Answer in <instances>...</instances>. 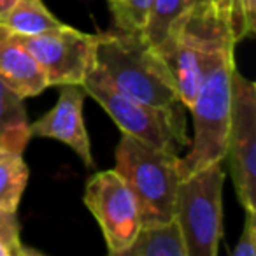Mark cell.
<instances>
[{"mask_svg":"<svg viewBox=\"0 0 256 256\" xmlns=\"http://www.w3.org/2000/svg\"><path fill=\"white\" fill-rule=\"evenodd\" d=\"M14 37L42 68L48 86L82 84L93 68L98 36L62 25L39 36Z\"/></svg>","mask_w":256,"mask_h":256,"instance_id":"7","label":"cell"},{"mask_svg":"<svg viewBox=\"0 0 256 256\" xmlns=\"http://www.w3.org/2000/svg\"><path fill=\"white\" fill-rule=\"evenodd\" d=\"M234 256H254L256 254V210H246L244 228L237 246L232 251Z\"/></svg>","mask_w":256,"mask_h":256,"instance_id":"19","label":"cell"},{"mask_svg":"<svg viewBox=\"0 0 256 256\" xmlns=\"http://www.w3.org/2000/svg\"><path fill=\"white\" fill-rule=\"evenodd\" d=\"M196 2H212V0H196Z\"/></svg>","mask_w":256,"mask_h":256,"instance_id":"23","label":"cell"},{"mask_svg":"<svg viewBox=\"0 0 256 256\" xmlns=\"http://www.w3.org/2000/svg\"><path fill=\"white\" fill-rule=\"evenodd\" d=\"M235 40L232 32L221 36L207 50L204 74L192 107L195 136L181 158L182 176L224 160L232 109V74L235 70Z\"/></svg>","mask_w":256,"mask_h":256,"instance_id":"1","label":"cell"},{"mask_svg":"<svg viewBox=\"0 0 256 256\" xmlns=\"http://www.w3.org/2000/svg\"><path fill=\"white\" fill-rule=\"evenodd\" d=\"M224 160L244 210H256V84L251 79L232 74V109Z\"/></svg>","mask_w":256,"mask_h":256,"instance_id":"6","label":"cell"},{"mask_svg":"<svg viewBox=\"0 0 256 256\" xmlns=\"http://www.w3.org/2000/svg\"><path fill=\"white\" fill-rule=\"evenodd\" d=\"M0 242L11 251L12 256L34 254V249L23 246L22 235H20V221L16 210H8L0 207Z\"/></svg>","mask_w":256,"mask_h":256,"instance_id":"18","label":"cell"},{"mask_svg":"<svg viewBox=\"0 0 256 256\" xmlns=\"http://www.w3.org/2000/svg\"><path fill=\"white\" fill-rule=\"evenodd\" d=\"M81 86L112 118L121 134L172 154H179L182 148L192 142L186 136L184 106L181 102L174 106H153L128 98L93 70H90Z\"/></svg>","mask_w":256,"mask_h":256,"instance_id":"4","label":"cell"},{"mask_svg":"<svg viewBox=\"0 0 256 256\" xmlns=\"http://www.w3.org/2000/svg\"><path fill=\"white\" fill-rule=\"evenodd\" d=\"M0 78L22 98L36 96L50 88L42 68L4 25H0Z\"/></svg>","mask_w":256,"mask_h":256,"instance_id":"10","label":"cell"},{"mask_svg":"<svg viewBox=\"0 0 256 256\" xmlns=\"http://www.w3.org/2000/svg\"><path fill=\"white\" fill-rule=\"evenodd\" d=\"M6 153H8V151H6V150H4V148H2V146H0V158H2V156H4V154H6Z\"/></svg>","mask_w":256,"mask_h":256,"instance_id":"22","label":"cell"},{"mask_svg":"<svg viewBox=\"0 0 256 256\" xmlns=\"http://www.w3.org/2000/svg\"><path fill=\"white\" fill-rule=\"evenodd\" d=\"M223 162L182 176L176 195V221L188 256H216L223 237Z\"/></svg>","mask_w":256,"mask_h":256,"instance_id":"5","label":"cell"},{"mask_svg":"<svg viewBox=\"0 0 256 256\" xmlns=\"http://www.w3.org/2000/svg\"><path fill=\"white\" fill-rule=\"evenodd\" d=\"M28 181V167L22 154L6 153L0 158V207L18 210L20 200Z\"/></svg>","mask_w":256,"mask_h":256,"instance_id":"15","label":"cell"},{"mask_svg":"<svg viewBox=\"0 0 256 256\" xmlns=\"http://www.w3.org/2000/svg\"><path fill=\"white\" fill-rule=\"evenodd\" d=\"M12 2H14V0H0V18H2V14H4L9 8H11Z\"/></svg>","mask_w":256,"mask_h":256,"instance_id":"20","label":"cell"},{"mask_svg":"<svg viewBox=\"0 0 256 256\" xmlns=\"http://www.w3.org/2000/svg\"><path fill=\"white\" fill-rule=\"evenodd\" d=\"M114 170L136 196L140 226L174 220L176 195L182 179L178 154L154 150L136 137L121 134Z\"/></svg>","mask_w":256,"mask_h":256,"instance_id":"3","label":"cell"},{"mask_svg":"<svg viewBox=\"0 0 256 256\" xmlns=\"http://www.w3.org/2000/svg\"><path fill=\"white\" fill-rule=\"evenodd\" d=\"M86 92L81 84H64L54 107L28 124L30 137H48L67 144L86 167H93L92 144L82 120V102Z\"/></svg>","mask_w":256,"mask_h":256,"instance_id":"9","label":"cell"},{"mask_svg":"<svg viewBox=\"0 0 256 256\" xmlns=\"http://www.w3.org/2000/svg\"><path fill=\"white\" fill-rule=\"evenodd\" d=\"M93 68L118 93L153 106L179 104L176 82L162 58L142 32L96 34Z\"/></svg>","mask_w":256,"mask_h":256,"instance_id":"2","label":"cell"},{"mask_svg":"<svg viewBox=\"0 0 256 256\" xmlns=\"http://www.w3.org/2000/svg\"><path fill=\"white\" fill-rule=\"evenodd\" d=\"M0 25L18 36H39L60 28L64 23L48 11L42 0H14L2 14Z\"/></svg>","mask_w":256,"mask_h":256,"instance_id":"13","label":"cell"},{"mask_svg":"<svg viewBox=\"0 0 256 256\" xmlns=\"http://www.w3.org/2000/svg\"><path fill=\"white\" fill-rule=\"evenodd\" d=\"M228 12L235 42L256 32V0H228Z\"/></svg>","mask_w":256,"mask_h":256,"instance_id":"17","label":"cell"},{"mask_svg":"<svg viewBox=\"0 0 256 256\" xmlns=\"http://www.w3.org/2000/svg\"><path fill=\"white\" fill-rule=\"evenodd\" d=\"M124 256H188L184 237L174 220L139 228Z\"/></svg>","mask_w":256,"mask_h":256,"instance_id":"12","label":"cell"},{"mask_svg":"<svg viewBox=\"0 0 256 256\" xmlns=\"http://www.w3.org/2000/svg\"><path fill=\"white\" fill-rule=\"evenodd\" d=\"M196 4V0H153L142 36L151 46L158 48L170 34L172 26Z\"/></svg>","mask_w":256,"mask_h":256,"instance_id":"14","label":"cell"},{"mask_svg":"<svg viewBox=\"0 0 256 256\" xmlns=\"http://www.w3.org/2000/svg\"><path fill=\"white\" fill-rule=\"evenodd\" d=\"M84 206L104 234L109 254H124L140 228L136 196L116 170L96 172L86 182Z\"/></svg>","mask_w":256,"mask_h":256,"instance_id":"8","label":"cell"},{"mask_svg":"<svg viewBox=\"0 0 256 256\" xmlns=\"http://www.w3.org/2000/svg\"><path fill=\"white\" fill-rule=\"evenodd\" d=\"M23 98L0 78V146L8 153L23 154L30 140Z\"/></svg>","mask_w":256,"mask_h":256,"instance_id":"11","label":"cell"},{"mask_svg":"<svg viewBox=\"0 0 256 256\" xmlns=\"http://www.w3.org/2000/svg\"><path fill=\"white\" fill-rule=\"evenodd\" d=\"M112 20L121 32H142L153 0H107Z\"/></svg>","mask_w":256,"mask_h":256,"instance_id":"16","label":"cell"},{"mask_svg":"<svg viewBox=\"0 0 256 256\" xmlns=\"http://www.w3.org/2000/svg\"><path fill=\"white\" fill-rule=\"evenodd\" d=\"M0 256H12L11 251H9V249L6 248V246L2 244V242H0Z\"/></svg>","mask_w":256,"mask_h":256,"instance_id":"21","label":"cell"}]
</instances>
